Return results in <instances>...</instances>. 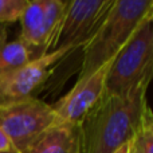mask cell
<instances>
[{
	"label": "cell",
	"mask_w": 153,
	"mask_h": 153,
	"mask_svg": "<svg viewBox=\"0 0 153 153\" xmlns=\"http://www.w3.org/2000/svg\"><path fill=\"white\" fill-rule=\"evenodd\" d=\"M148 86L141 85L125 97L103 93L78 125L81 153H114L129 143L149 109Z\"/></svg>",
	"instance_id": "1"
},
{
	"label": "cell",
	"mask_w": 153,
	"mask_h": 153,
	"mask_svg": "<svg viewBox=\"0 0 153 153\" xmlns=\"http://www.w3.org/2000/svg\"><path fill=\"white\" fill-rule=\"evenodd\" d=\"M152 13L153 0H114L98 31L82 47V66L76 81L90 76L110 62Z\"/></svg>",
	"instance_id": "2"
},
{
	"label": "cell",
	"mask_w": 153,
	"mask_h": 153,
	"mask_svg": "<svg viewBox=\"0 0 153 153\" xmlns=\"http://www.w3.org/2000/svg\"><path fill=\"white\" fill-rule=\"evenodd\" d=\"M153 70V13L134 31L126 45L111 59L105 93L125 97L138 86L149 83Z\"/></svg>",
	"instance_id": "3"
},
{
	"label": "cell",
	"mask_w": 153,
	"mask_h": 153,
	"mask_svg": "<svg viewBox=\"0 0 153 153\" xmlns=\"http://www.w3.org/2000/svg\"><path fill=\"white\" fill-rule=\"evenodd\" d=\"M55 125L53 106L34 95L0 102V129L16 153H27L34 141Z\"/></svg>",
	"instance_id": "4"
},
{
	"label": "cell",
	"mask_w": 153,
	"mask_h": 153,
	"mask_svg": "<svg viewBox=\"0 0 153 153\" xmlns=\"http://www.w3.org/2000/svg\"><path fill=\"white\" fill-rule=\"evenodd\" d=\"M114 0H73L67 1L61 28L53 51L82 48L95 35L108 16Z\"/></svg>",
	"instance_id": "5"
},
{
	"label": "cell",
	"mask_w": 153,
	"mask_h": 153,
	"mask_svg": "<svg viewBox=\"0 0 153 153\" xmlns=\"http://www.w3.org/2000/svg\"><path fill=\"white\" fill-rule=\"evenodd\" d=\"M66 7L67 1L62 0H30L19 19L22 27L19 39L40 50L43 55L51 53Z\"/></svg>",
	"instance_id": "6"
},
{
	"label": "cell",
	"mask_w": 153,
	"mask_h": 153,
	"mask_svg": "<svg viewBox=\"0 0 153 153\" xmlns=\"http://www.w3.org/2000/svg\"><path fill=\"white\" fill-rule=\"evenodd\" d=\"M73 48H59L48 54L40 55L28 62L23 67L0 76V102L20 100L31 97L54 71L55 66L69 54L74 53Z\"/></svg>",
	"instance_id": "7"
},
{
	"label": "cell",
	"mask_w": 153,
	"mask_h": 153,
	"mask_svg": "<svg viewBox=\"0 0 153 153\" xmlns=\"http://www.w3.org/2000/svg\"><path fill=\"white\" fill-rule=\"evenodd\" d=\"M110 62L105 63L90 76L76 81L74 87L53 106L55 111V124L75 126L81 124L105 93V81Z\"/></svg>",
	"instance_id": "8"
},
{
	"label": "cell",
	"mask_w": 153,
	"mask_h": 153,
	"mask_svg": "<svg viewBox=\"0 0 153 153\" xmlns=\"http://www.w3.org/2000/svg\"><path fill=\"white\" fill-rule=\"evenodd\" d=\"M27 153H81L79 128L55 124L39 136Z\"/></svg>",
	"instance_id": "9"
},
{
	"label": "cell",
	"mask_w": 153,
	"mask_h": 153,
	"mask_svg": "<svg viewBox=\"0 0 153 153\" xmlns=\"http://www.w3.org/2000/svg\"><path fill=\"white\" fill-rule=\"evenodd\" d=\"M40 55H43L40 50L19 38L12 42H7L0 50V76L20 69Z\"/></svg>",
	"instance_id": "10"
},
{
	"label": "cell",
	"mask_w": 153,
	"mask_h": 153,
	"mask_svg": "<svg viewBox=\"0 0 153 153\" xmlns=\"http://www.w3.org/2000/svg\"><path fill=\"white\" fill-rule=\"evenodd\" d=\"M129 144V153H153V116L151 108Z\"/></svg>",
	"instance_id": "11"
},
{
	"label": "cell",
	"mask_w": 153,
	"mask_h": 153,
	"mask_svg": "<svg viewBox=\"0 0 153 153\" xmlns=\"http://www.w3.org/2000/svg\"><path fill=\"white\" fill-rule=\"evenodd\" d=\"M30 0H0V24L19 22Z\"/></svg>",
	"instance_id": "12"
},
{
	"label": "cell",
	"mask_w": 153,
	"mask_h": 153,
	"mask_svg": "<svg viewBox=\"0 0 153 153\" xmlns=\"http://www.w3.org/2000/svg\"><path fill=\"white\" fill-rule=\"evenodd\" d=\"M0 153H16L12 143L1 129H0Z\"/></svg>",
	"instance_id": "13"
},
{
	"label": "cell",
	"mask_w": 153,
	"mask_h": 153,
	"mask_svg": "<svg viewBox=\"0 0 153 153\" xmlns=\"http://www.w3.org/2000/svg\"><path fill=\"white\" fill-rule=\"evenodd\" d=\"M7 26L0 24V50L3 48V46L7 43Z\"/></svg>",
	"instance_id": "14"
},
{
	"label": "cell",
	"mask_w": 153,
	"mask_h": 153,
	"mask_svg": "<svg viewBox=\"0 0 153 153\" xmlns=\"http://www.w3.org/2000/svg\"><path fill=\"white\" fill-rule=\"evenodd\" d=\"M129 143H130V141H129ZM129 143L124 144V145H122L121 148H120V149H117V151L114 152V153H129V145H130Z\"/></svg>",
	"instance_id": "15"
}]
</instances>
